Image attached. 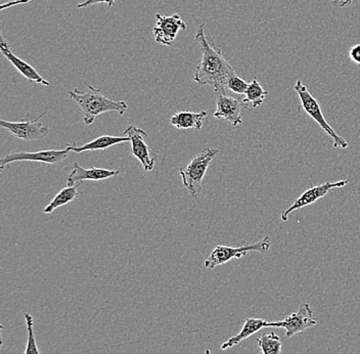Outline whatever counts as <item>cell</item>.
<instances>
[{
	"instance_id": "d6986e66",
	"label": "cell",
	"mask_w": 360,
	"mask_h": 354,
	"mask_svg": "<svg viewBox=\"0 0 360 354\" xmlns=\"http://www.w3.org/2000/svg\"><path fill=\"white\" fill-rule=\"evenodd\" d=\"M81 182H78L74 187H68V188L63 189L58 195L53 198V201L49 203V206L45 207L44 213H53L58 207L64 206V205L69 204L72 201L77 199L78 197V188Z\"/></svg>"
},
{
	"instance_id": "5bb4252c",
	"label": "cell",
	"mask_w": 360,
	"mask_h": 354,
	"mask_svg": "<svg viewBox=\"0 0 360 354\" xmlns=\"http://www.w3.org/2000/svg\"><path fill=\"white\" fill-rule=\"evenodd\" d=\"M0 49H1L2 55L6 56L8 61L11 63L13 67L24 76L27 80L31 81V82L38 83V84L44 85V87H49L51 83L49 81L45 80L41 75L38 74V72L32 66L28 64V63L22 61L19 56L15 55L11 51L10 46H8V42L4 39V36L1 35V39H0Z\"/></svg>"
},
{
	"instance_id": "52a82bcc",
	"label": "cell",
	"mask_w": 360,
	"mask_h": 354,
	"mask_svg": "<svg viewBox=\"0 0 360 354\" xmlns=\"http://www.w3.org/2000/svg\"><path fill=\"white\" fill-rule=\"evenodd\" d=\"M317 322L314 319V311L308 303H303L299 306L297 312L292 313L281 322H269V327L283 328L285 330V337L291 338L297 334L302 333L311 327L316 326Z\"/></svg>"
},
{
	"instance_id": "ffe728a7",
	"label": "cell",
	"mask_w": 360,
	"mask_h": 354,
	"mask_svg": "<svg viewBox=\"0 0 360 354\" xmlns=\"http://www.w3.org/2000/svg\"><path fill=\"white\" fill-rule=\"evenodd\" d=\"M257 343L262 354H281V338L276 333L263 334Z\"/></svg>"
},
{
	"instance_id": "4316f807",
	"label": "cell",
	"mask_w": 360,
	"mask_h": 354,
	"mask_svg": "<svg viewBox=\"0 0 360 354\" xmlns=\"http://www.w3.org/2000/svg\"><path fill=\"white\" fill-rule=\"evenodd\" d=\"M205 354H211L210 349H206V353Z\"/></svg>"
},
{
	"instance_id": "9a60e30c",
	"label": "cell",
	"mask_w": 360,
	"mask_h": 354,
	"mask_svg": "<svg viewBox=\"0 0 360 354\" xmlns=\"http://www.w3.org/2000/svg\"><path fill=\"white\" fill-rule=\"evenodd\" d=\"M130 141V139L128 137H114V135H101L98 139H94L82 146H77V144H68L67 148L70 151H73L75 153H83L90 151H105L107 148H111L112 146H118L123 143H128Z\"/></svg>"
},
{
	"instance_id": "ac0fdd59",
	"label": "cell",
	"mask_w": 360,
	"mask_h": 354,
	"mask_svg": "<svg viewBox=\"0 0 360 354\" xmlns=\"http://www.w3.org/2000/svg\"><path fill=\"white\" fill-rule=\"evenodd\" d=\"M269 91H266L260 83L258 82L257 77H254L253 81L248 87L245 98L243 100V106L246 108H258L262 105L265 98H266Z\"/></svg>"
},
{
	"instance_id": "5b68a950",
	"label": "cell",
	"mask_w": 360,
	"mask_h": 354,
	"mask_svg": "<svg viewBox=\"0 0 360 354\" xmlns=\"http://www.w3.org/2000/svg\"><path fill=\"white\" fill-rule=\"evenodd\" d=\"M294 89L296 90L299 99H300L301 106H302L306 114L309 115V116L321 126V129L325 130V132L334 139V148H347V141H346V139H344L343 137H340V135L333 129L332 126L328 123V121L326 120L323 110H321L319 101L310 94L309 90L303 84L302 81H297Z\"/></svg>"
},
{
	"instance_id": "484cf974",
	"label": "cell",
	"mask_w": 360,
	"mask_h": 354,
	"mask_svg": "<svg viewBox=\"0 0 360 354\" xmlns=\"http://www.w3.org/2000/svg\"><path fill=\"white\" fill-rule=\"evenodd\" d=\"M32 1V0H19V1H11L8 4H4V6H1V10H4V8H10V6H15V4H26V2Z\"/></svg>"
},
{
	"instance_id": "9c48e42d",
	"label": "cell",
	"mask_w": 360,
	"mask_h": 354,
	"mask_svg": "<svg viewBox=\"0 0 360 354\" xmlns=\"http://www.w3.org/2000/svg\"><path fill=\"white\" fill-rule=\"evenodd\" d=\"M156 19L157 25L153 29L155 40L158 44H164L166 46H172L174 44L175 38L179 30L186 31L188 29L186 23L182 21L179 13H174L169 17L157 13Z\"/></svg>"
},
{
	"instance_id": "cb8c5ba5",
	"label": "cell",
	"mask_w": 360,
	"mask_h": 354,
	"mask_svg": "<svg viewBox=\"0 0 360 354\" xmlns=\"http://www.w3.org/2000/svg\"><path fill=\"white\" fill-rule=\"evenodd\" d=\"M349 56H350L351 61L353 63L360 65V44L351 47L350 51H349Z\"/></svg>"
},
{
	"instance_id": "8992f818",
	"label": "cell",
	"mask_w": 360,
	"mask_h": 354,
	"mask_svg": "<svg viewBox=\"0 0 360 354\" xmlns=\"http://www.w3.org/2000/svg\"><path fill=\"white\" fill-rule=\"evenodd\" d=\"M46 112L42 113L35 120L29 119V114L26 119L22 118L21 122H8L0 120V125L4 129L13 133L18 139L22 141H33L38 139H45L51 132V128L44 124L40 123V119L44 118Z\"/></svg>"
},
{
	"instance_id": "e0dca14e",
	"label": "cell",
	"mask_w": 360,
	"mask_h": 354,
	"mask_svg": "<svg viewBox=\"0 0 360 354\" xmlns=\"http://www.w3.org/2000/svg\"><path fill=\"white\" fill-rule=\"evenodd\" d=\"M263 328H269V322L263 319H254V317L248 319L244 322L242 331L238 335L229 338L226 342L221 345V350H226V349L236 346V345L244 341L247 338L251 337L252 335L259 332Z\"/></svg>"
},
{
	"instance_id": "ba28073f",
	"label": "cell",
	"mask_w": 360,
	"mask_h": 354,
	"mask_svg": "<svg viewBox=\"0 0 360 354\" xmlns=\"http://www.w3.org/2000/svg\"><path fill=\"white\" fill-rule=\"evenodd\" d=\"M125 137L130 139L131 143V153L139 159L146 171H152L156 163L157 156L154 154L150 146L146 143L148 137L145 130L136 126H129L124 132Z\"/></svg>"
},
{
	"instance_id": "44dd1931",
	"label": "cell",
	"mask_w": 360,
	"mask_h": 354,
	"mask_svg": "<svg viewBox=\"0 0 360 354\" xmlns=\"http://www.w3.org/2000/svg\"><path fill=\"white\" fill-rule=\"evenodd\" d=\"M27 330H28V341H27L26 350L24 354H40L36 343L35 334H34V319L32 315L25 313Z\"/></svg>"
},
{
	"instance_id": "30bf717a",
	"label": "cell",
	"mask_w": 360,
	"mask_h": 354,
	"mask_svg": "<svg viewBox=\"0 0 360 354\" xmlns=\"http://www.w3.org/2000/svg\"><path fill=\"white\" fill-rule=\"evenodd\" d=\"M348 184L349 180L344 179L336 182H326L325 184H319V186L311 187L307 191H304L302 195L295 201L294 204L291 207H289L287 210L281 213V220L285 222H287L292 212L299 210V209L303 208V207L309 206V205L316 202L317 200L326 197L328 191H332V189L344 188Z\"/></svg>"
},
{
	"instance_id": "3957f363",
	"label": "cell",
	"mask_w": 360,
	"mask_h": 354,
	"mask_svg": "<svg viewBox=\"0 0 360 354\" xmlns=\"http://www.w3.org/2000/svg\"><path fill=\"white\" fill-rule=\"evenodd\" d=\"M219 154L218 148H205L199 154L191 160L190 164L186 168H180L184 188L188 189L191 197L197 198L202 189V180L206 175L207 169L213 161L214 158Z\"/></svg>"
},
{
	"instance_id": "6da1fadb",
	"label": "cell",
	"mask_w": 360,
	"mask_h": 354,
	"mask_svg": "<svg viewBox=\"0 0 360 354\" xmlns=\"http://www.w3.org/2000/svg\"><path fill=\"white\" fill-rule=\"evenodd\" d=\"M195 42L201 46L202 58L193 80L200 85H211L217 94H226L227 81L236 74L235 69L224 58L221 49L213 40L207 39L204 24L198 27Z\"/></svg>"
},
{
	"instance_id": "7c38bea8",
	"label": "cell",
	"mask_w": 360,
	"mask_h": 354,
	"mask_svg": "<svg viewBox=\"0 0 360 354\" xmlns=\"http://www.w3.org/2000/svg\"><path fill=\"white\" fill-rule=\"evenodd\" d=\"M216 106H217V110L214 113L215 118L225 119L231 123L233 127H238L243 123V103H240V101L227 94H217Z\"/></svg>"
},
{
	"instance_id": "4fadbf2b",
	"label": "cell",
	"mask_w": 360,
	"mask_h": 354,
	"mask_svg": "<svg viewBox=\"0 0 360 354\" xmlns=\"http://www.w3.org/2000/svg\"><path fill=\"white\" fill-rule=\"evenodd\" d=\"M119 170H111V169L98 168V167H91V168H83L79 165L77 162L73 164V170L68 175V187H74L78 182H86V180H103L117 177L120 175Z\"/></svg>"
},
{
	"instance_id": "7402d4cb",
	"label": "cell",
	"mask_w": 360,
	"mask_h": 354,
	"mask_svg": "<svg viewBox=\"0 0 360 354\" xmlns=\"http://www.w3.org/2000/svg\"><path fill=\"white\" fill-rule=\"evenodd\" d=\"M249 84L250 83L246 82L244 79L238 76V74H235L227 81L226 87L227 89L231 90L236 94H245Z\"/></svg>"
},
{
	"instance_id": "7a4b0ae2",
	"label": "cell",
	"mask_w": 360,
	"mask_h": 354,
	"mask_svg": "<svg viewBox=\"0 0 360 354\" xmlns=\"http://www.w3.org/2000/svg\"><path fill=\"white\" fill-rule=\"evenodd\" d=\"M69 96L82 110L86 125H91L96 121V117L103 113L117 112L122 116L128 110L125 101L110 100L101 94V89H96L92 85H89L86 92L79 89L72 90L69 92Z\"/></svg>"
},
{
	"instance_id": "277c9868",
	"label": "cell",
	"mask_w": 360,
	"mask_h": 354,
	"mask_svg": "<svg viewBox=\"0 0 360 354\" xmlns=\"http://www.w3.org/2000/svg\"><path fill=\"white\" fill-rule=\"evenodd\" d=\"M271 241L269 236H265L262 240L257 243L248 244L243 242L238 247H229V246L218 245L214 248L208 258L205 260L204 266L208 270H213L218 265H225L229 261L235 258H242L246 256L249 252H260V253H266L269 251Z\"/></svg>"
},
{
	"instance_id": "8fae6325",
	"label": "cell",
	"mask_w": 360,
	"mask_h": 354,
	"mask_svg": "<svg viewBox=\"0 0 360 354\" xmlns=\"http://www.w3.org/2000/svg\"><path fill=\"white\" fill-rule=\"evenodd\" d=\"M70 152L71 151L66 148L65 150H46L35 153H10L0 159V170H4V167L8 164L18 161L41 162L46 164L62 163L65 159H67Z\"/></svg>"
},
{
	"instance_id": "2e32d148",
	"label": "cell",
	"mask_w": 360,
	"mask_h": 354,
	"mask_svg": "<svg viewBox=\"0 0 360 354\" xmlns=\"http://www.w3.org/2000/svg\"><path fill=\"white\" fill-rule=\"evenodd\" d=\"M208 112H175L170 118V123L177 129L186 130L193 129L201 130L204 119L206 118Z\"/></svg>"
},
{
	"instance_id": "d4e9b609",
	"label": "cell",
	"mask_w": 360,
	"mask_h": 354,
	"mask_svg": "<svg viewBox=\"0 0 360 354\" xmlns=\"http://www.w3.org/2000/svg\"><path fill=\"white\" fill-rule=\"evenodd\" d=\"M332 4L336 8H345V6H350L353 0H330Z\"/></svg>"
},
{
	"instance_id": "603a6c76",
	"label": "cell",
	"mask_w": 360,
	"mask_h": 354,
	"mask_svg": "<svg viewBox=\"0 0 360 354\" xmlns=\"http://www.w3.org/2000/svg\"><path fill=\"white\" fill-rule=\"evenodd\" d=\"M121 1H124V0H121ZM115 2H116V0H86V1L82 2V4H79L77 8H89L90 6H94V4H107L111 8V6H115Z\"/></svg>"
}]
</instances>
